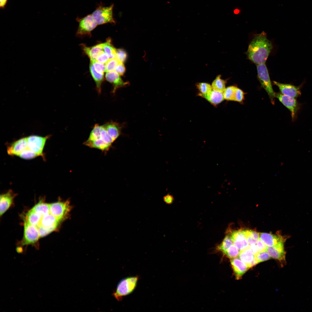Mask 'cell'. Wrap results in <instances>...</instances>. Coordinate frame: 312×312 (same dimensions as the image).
<instances>
[{"label": "cell", "mask_w": 312, "mask_h": 312, "mask_svg": "<svg viewBox=\"0 0 312 312\" xmlns=\"http://www.w3.org/2000/svg\"><path fill=\"white\" fill-rule=\"evenodd\" d=\"M242 230L246 237H250L257 240L259 238V233L255 231L249 230Z\"/></svg>", "instance_id": "38"}, {"label": "cell", "mask_w": 312, "mask_h": 312, "mask_svg": "<svg viewBox=\"0 0 312 312\" xmlns=\"http://www.w3.org/2000/svg\"><path fill=\"white\" fill-rule=\"evenodd\" d=\"M90 70L91 75L96 83L98 92L100 93L101 92L102 83L104 79V74L97 71L91 63L90 65Z\"/></svg>", "instance_id": "22"}, {"label": "cell", "mask_w": 312, "mask_h": 312, "mask_svg": "<svg viewBox=\"0 0 312 312\" xmlns=\"http://www.w3.org/2000/svg\"><path fill=\"white\" fill-rule=\"evenodd\" d=\"M114 70L120 76L123 75L125 73L126 69L123 63L120 62L116 67Z\"/></svg>", "instance_id": "40"}, {"label": "cell", "mask_w": 312, "mask_h": 312, "mask_svg": "<svg viewBox=\"0 0 312 312\" xmlns=\"http://www.w3.org/2000/svg\"><path fill=\"white\" fill-rule=\"evenodd\" d=\"M71 208L69 201L49 204L50 213L61 221L68 217Z\"/></svg>", "instance_id": "6"}, {"label": "cell", "mask_w": 312, "mask_h": 312, "mask_svg": "<svg viewBox=\"0 0 312 312\" xmlns=\"http://www.w3.org/2000/svg\"><path fill=\"white\" fill-rule=\"evenodd\" d=\"M14 197L12 191L0 195V215L1 216L11 205Z\"/></svg>", "instance_id": "18"}, {"label": "cell", "mask_w": 312, "mask_h": 312, "mask_svg": "<svg viewBox=\"0 0 312 312\" xmlns=\"http://www.w3.org/2000/svg\"><path fill=\"white\" fill-rule=\"evenodd\" d=\"M231 263L236 279H240L250 268L240 259L236 257L231 259Z\"/></svg>", "instance_id": "17"}, {"label": "cell", "mask_w": 312, "mask_h": 312, "mask_svg": "<svg viewBox=\"0 0 312 312\" xmlns=\"http://www.w3.org/2000/svg\"><path fill=\"white\" fill-rule=\"evenodd\" d=\"M37 214L43 216L50 213L49 204L39 202L32 209Z\"/></svg>", "instance_id": "27"}, {"label": "cell", "mask_w": 312, "mask_h": 312, "mask_svg": "<svg viewBox=\"0 0 312 312\" xmlns=\"http://www.w3.org/2000/svg\"><path fill=\"white\" fill-rule=\"evenodd\" d=\"M96 70L98 72L104 74L106 71L105 64H103L96 60L90 61Z\"/></svg>", "instance_id": "34"}, {"label": "cell", "mask_w": 312, "mask_h": 312, "mask_svg": "<svg viewBox=\"0 0 312 312\" xmlns=\"http://www.w3.org/2000/svg\"><path fill=\"white\" fill-rule=\"evenodd\" d=\"M109 59L108 55L103 51L98 56L96 60L101 63L105 64Z\"/></svg>", "instance_id": "39"}, {"label": "cell", "mask_w": 312, "mask_h": 312, "mask_svg": "<svg viewBox=\"0 0 312 312\" xmlns=\"http://www.w3.org/2000/svg\"><path fill=\"white\" fill-rule=\"evenodd\" d=\"M273 47L271 42L263 31L255 35L248 47V58L257 65L265 64Z\"/></svg>", "instance_id": "1"}, {"label": "cell", "mask_w": 312, "mask_h": 312, "mask_svg": "<svg viewBox=\"0 0 312 312\" xmlns=\"http://www.w3.org/2000/svg\"><path fill=\"white\" fill-rule=\"evenodd\" d=\"M120 62L116 58L110 59L105 64L106 72L114 70Z\"/></svg>", "instance_id": "32"}, {"label": "cell", "mask_w": 312, "mask_h": 312, "mask_svg": "<svg viewBox=\"0 0 312 312\" xmlns=\"http://www.w3.org/2000/svg\"><path fill=\"white\" fill-rule=\"evenodd\" d=\"M113 4L108 6L100 5L96 8L92 15L98 25L116 23L113 16Z\"/></svg>", "instance_id": "3"}, {"label": "cell", "mask_w": 312, "mask_h": 312, "mask_svg": "<svg viewBox=\"0 0 312 312\" xmlns=\"http://www.w3.org/2000/svg\"><path fill=\"white\" fill-rule=\"evenodd\" d=\"M109 134L115 141L120 136L122 127L118 123L110 122L104 125Z\"/></svg>", "instance_id": "20"}, {"label": "cell", "mask_w": 312, "mask_h": 312, "mask_svg": "<svg viewBox=\"0 0 312 312\" xmlns=\"http://www.w3.org/2000/svg\"><path fill=\"white\" fill-rule=\"evenodd\" d=\"M28 148L27 137H25L14 142L8 146L7 151L10 155L18 156Z\"/></svg>", "instance_id": "14"}, {"label": "cell", "mask_w": 312, "mask_h": 312, "mask_svg": "<svg viewBox=\"0 0 312 312\" xmlns=\"http://www.w3.org/2000/svg\"><path fill=\"white\" fill-rule=\"evenodd\" d=\"M196 87L200 92L199 95L202 97L210 92L212 90L211 86L207 83H199L197 84Z\"/></svg>", "instance_id": "29"}, {"label": "cell", "mask_w": 312, "mask_h": 312, "mask_svg": "<svg viewBox=\"0 0 312 312\" xmlns=\"http://www.w3.org/2000/svg\"><path fill=\"white\" fill-rule=\"evenodd\" d=\"M83 50L90 58V61L96 60L99 55L102 51L103 43L96 44L91 47L83 46Z\"/></svg>", "instance_id": "19"}, {"label": "cell", "mask_w": 312, "mask_h": 312, "mask_svg": "<svg viewBox=\"0 0 312 312\" xmlns=\"http://www.w3.org/2000/svg\"><path fill=\"white\" fill-rule=\"evenodd\" d=\"M249 247L251 249L255 255H256L258 252L256 244L249 245Z\"/></svg>", "instance_id": "43"}, {"label": "cell", "mask_w": 312, "mask_h": 312, "mask_svg": "<svg viewBox=\"0 0 312 312\" xmlns=\"http://www.w3.org/2000/svg\"><path fill=\"white\" fill-rule=\"evenodd\" d=\"M49 136L32 135L27 137L29 148L38 156L43 155V151Z\"/></svg>", "instance_id": "8"}, {"label": "cell", "mask_w": 312, "mask_h": 312, "mask_svg": "<svg viewBox=\"0 0 312 312\" xmlns=\"http://www.w3.org/2000/svg\"><path fill=\"white\" fill-rule=\"evenodd\" d=\"M230 236L233 244L240 251L249 247V244L242 230L233 231Z\"/></svg>", "instance_id": "16"}, {"label": "cell", "mask_w": 312, "mask_h": 312, "mask_svg": "<svg viewBox=\"0 0 312 312\" xmlns=\"http://www.w3.org/2000/svg\"><path fill=\"white\" fill-rule=\"evenodd\" d=\"M120 76L115 70L107 72L105 74L106 80L112 84L113 86V93H115L118 88L125 87L129 84L127 82L124 81Z\"/></svg>", "instance_id": "15"}, {"label": "cell", "mask_w": 312, "mask_h": 312, "mask_svg": "<svg viewBox=\"0 0 312 312\" xmlns=\"http://www.w3.org/2000/svg\"><path fill=\"white\" fill-rule=\"evenodd\" d=\"M203 97L207 100L211 104L215 105L220 103L224 99L223 93L220 92L213 90L210 92Z\"/></svg>", "instance_id": "21"}, {"label": "cell", "mask_w": 312, "mask_h": 312, "mask_svg": "<svg viewBox=\"0 0 312 312\" xmlns=\"http://www.w3.org/2000/svg\"><path fill=\"white\" fill-rule=\"evenodd\" d=\"M38 156L37 154L29 148L23 151L18 155L21 158L26 159H32Z\"/></svg>", "instance_id": "33"}, {"label": "cell", "mask_w": 312, "mask_h": 312, "mask_svg": "<svg viewBox=\"0 0 312 312\" xmlns=\"http://www.w3.org/2000/svg\"><path fill=\"white\" fill-rule=\"evenodd\" d=\"M239 11H240L239 9H236L234 10V12L235 14H238L239 13Z\"/></svg>", "instance_id": "45"}, {"label": "cell", "mask_w": 312, "mask_h": 312, "mask_svg": "<svg viewBox=\"0 0 312 312\" xmlns=\"http://www.w3.org/2000/svg\"><path fill=\"white\" fill-rule=\"evenodd\" d=\"M220 77V76L219 75L216 78L212 83L211 87L213 90L223 93L226 88V82Z\"/></svg>", "instance_id": "26"}, {"label": "cell", "mask_w": 312, "mask_h": 312, "mask_svg": "<svg viewBox=\"0 0 312 312\" xmlns=\"http://www.w3.org/2000/svg\"><path fill=\"white\" fill-rule=\"evenodd\" d=\"M285 243H281L272 246L267 247L266 251L271 257L278 260L282 263H286V252L284 248Z\"/></svg>", "instance_id": "12"}, {"label": "cell", "mask_w": 312, "mask_h": 312, "mask_svg": "<svg viewBox=\"0 0 312 312\" xmlns=\"http://www.w3.org/2000/svg\"><path fill=\"white\" fill-rule=\"evenodd\" d=\"M258 252L266 251L267 246L259 238L256 244Z\"/></svg>", "instance_id": "41"}, {"label": "cell", "mask_w": 312, "mask_h": 312, "mask_svg": "<svg viewBox=\"0 0 312 312\" xmlns=\"http://www.w3.org/2000/svg\"><path fill=\"white\" fill-rule=\"evenodd\" d=\"M255 256L258 263L268 260L271 258L266 251L258 252Z\"/></svg>", "instance_id": "35"}, {"label": "cell", "mask_w": 312, "mask_h": 312, "mask_svg": "<svg viewBox=\"0 0 312 312\" xmlns=\"http://www.w3.org/2000/svg\"><path fill=\"white\" fill-rule=\"evenodd\" d=\"M42 216L36 213L32 209L26 214L27 220L31 224L36 227L40 223Z\"/></svg>", "instance_id": "24"}, {"label": "cell", "mask_w": 312, "mask_h": 312, "mask_svg": "<svg viewBox=\"0 0 312 312\" xmlns=\"http://www.w3.org/2000/svg\"><path fill=\"white\" fill-rule=\"evenodd\" d=\"M103 49L104 51L108 55L109 59L116 57V49L111 43V40L108 39L107 41L103 43Z\"/></svg>", "instance_id": "25"}, {"label": "cell", "mask_w": 312, "mask_h": 312, "mask_svg": "<svg viewBox=\"0 0 312 312\" xmlns=\"http://www.w3.org/2000/svg\"><path fill=\"white\" fill-rule=\"evenodd\" d=\"M239 257V259L249 266L255 257V255L249 247L240 251Z\"/></svg>", "instance_id": "23"}, {"label": "cell", "mask_w": 312, "mask_h": 312, "mask_svg": "<svg viewBox=\"0 0 312 312\" xmlns=\"http://www.w3.org/2000/svg\"><path fill=\"white\" fill-rule=\"evenodd\" d=\"M240 252V250L233 244L223 254L228 258L231 259L239 256Z\"/></svg>", "instance_id": "31"}, {"label": "cell", "mask_w": 312, "mask_h": 312, "mask_svg": "<svg viewBox=\"0 0 312 312\" xmlns=\"http://www.w3.org/2000/svg\"><path fill=\"white\" fill-rule=\"evenodd\" d=\"M76 20L79 23L77 32V35L78 36L90 34L91 32L98 25L92 14H89L82 18L78 17Z\"/></svg>", "instance_id": "7"}, {"label": "cell", "mask_w": 312, "mask_h": 312, "mask_svg": "<svg viewBox=\"0 0 312 312\" xmlns=\"http://www.w3.org/2000/svg\"><path fill=\"white\" fill-rule=\"evenodd\" d=\"M8 0H0V8L4 9L5 7Z\"/></svg>", "instance_id": "44"}, {"label": "cell", "mask_w": 312, "mask_h": 312, "mask_svg": "<svg viewBox=\"0 0 312 312\" xmlns=\"http://www.w3.org/2000/svg\"><path fill=\"white\" fill-rule=\"evenodd\" d=\"M127 53L123 49H116V57L120 62H125L127 60Z\"/></svg>", "instance_id": "36"}, {"label": "cell", "mask_w": 312, "mask_h": 312, "mask_svg": "<svg viewBox=\"0 0 312 312\" xmlns=\"http://www.w3.org/2000/svg\"><path fill=\"white\" fill-rule=\"evenodd\" d=\"M233 244V242L230 236L227 235L224 237L221 243L217 246L216 249L224 253Z\"/></svg>", "instance_id": "28"}, {"label": "cell", "mask_w": 312, "mask_h": 312, "mask_svg": "<svg viewBox=\"0 0 312 312\" xmlns=\"http://www.w3.org/2000/svg\"><path fill=\"white\" fill-rule=\"evenodd\" d=\"M40 237L37 228L25 221L23 240L21 243L22 246L32 244L36 242Z\"/></svg>", "instance_id": "9"}, {"label": "cell", "mask_w": 312, "mask_h": 312, "mask_svg": "<svg viewBox=\"0 0 312 312\" xmlns=\"http://www.w3.org/2000/svg\"><path fill=\"white\" fill-rule=\"evenodd\" d=\"M61 222L50 213L42 216L36 228L40 227L44 229L48 234L55 230Z\"/></svg>", "instance_id": "10"}, {"label": "cell", "mask_w": 312, "mask_h": 312, "mask_svg": "<svg viewBox=\"0 0 312 312\" xmlns=\"http://www.w3.org/2000/svg\"><path fill=\"white\" fill-rule=\"evenodd\" d=\"M257 76L261 86L268 94L272 104L274 103L275 93L272 88L268 69L265 64L257 65Z\"/></svg>", "instance_id": "4"}, {"label": "cell", "mask_w": 312, "mask_h": 312, "mask_svg": "<svg viewBox=\"0 0 312 312\" xmlns=\"http://www.w3.org/2000/svg\"><path fill=\"white\" fill-rule=\"evenodd\" d=\"M138 279V277L135 276L121 280L113 293L114 297L117 300L120 301L124 297L131 294L135 288Z\"/></svg>", "instance_id": "2"}, {"label": "cell", "mask_w": 312, "mask_h": 312, "mask_svg": "<svg viewBox=\"0 0 312 312\" xmlns=\"http://www.w3.org/2000/svg\"><path fill=\"white\" fill-rule=\"evenodd\" d=\"M259 238L268 246H274L285 242L288 237L281 235H274L265 233H259Z\"/></svg>", "instance_id": "13"}, {"label": "cell", "mask_w": 312, "mask_h": 312, "mask_svg": "<svg viewBox=\"0 0 312 312\" xmlns=\"http://www.w3.org/2000/svg\"><path fill=\"white\" fill-rule=\"evenodd\" d=\"M236 86H231L225 88L223 92L224 99L228 101H234Z\"/></svg>", "instance_id": "30"}, {"label": "cell", "mask_w": 312, "mask_h": 312, "mask_svg": "<svg viewBox=\"0 0 312 312\" xmlns=\"http://www.w3.org/2000/svg\"><path fill=\"white\" fill-rule=\"evenodd\" d=\"M244 93L241 89L236 87L234 101L239 102H242L244 99Z\"/></svg>", "instance_id": "37"}, {"label": "cell", "mask_w": 312, "mask_h": 312, "mask_svg": "<svg viewBox=\"0 0 312 312\" xmlns=\"http://www.w3.org/2000/svg\"><path fill=\"white\" fill-rule=\"evenodd\" d=\"M282 94L295 98L300 97L301 93L300 89L302 85L295 86L290 84L283 83L275 81H273Z\"/></svg>", "instance_id": "11"}, {"label": "cell", "mask_w": 312, "mask_h": 312, "mask_svg": "<svg viewBox=\"0 0 312 312\" xmlns=\"http://www.w3.org/2000/svg\"><path fill=\"white\" fill-rule=\"evenodd\" d=\"M163 200L164 202L166 204L170 205L173 203L174 198L172 195L167 194L163 197Z\"/></svg>", "instance_id": "42"}, {"label": "cell", "mask_w": 312, "mask_h": 312, "mask_svg": "<svg viewBox=\"0 0 312 312\" xmlns=\"http://www.w3.org/2000/svg\"><path fill=\"white\" fill-rule=\"evenodd\" d=\"M275 97L290 111L292 121L294 122L297 118L298 111L300 109V104L296 98L284 95L281 93H275Z\"/></svg>", "instance_id": "5"}]
</instances>
